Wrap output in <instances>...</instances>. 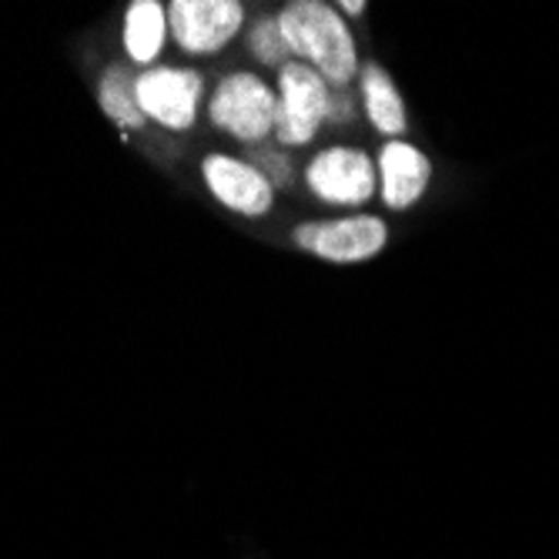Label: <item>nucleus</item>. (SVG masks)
Listing matches in <instances>:
<instances>
[{"label":"nucleus","instance_id":"ddd939ff","mask_svg":"<svg viewBox=\"0 0 559 559\" xmlns=\"http://www.w3.org/2000/svg\"><path fill=\"white\" fill-rule=\"evenodd\" d=\"M248 47H251V55H255L262 64H278V68H285L288 61V44H285V34H282V24H278V17H265V21H259L255 27H251V34H248Z\"/></svg>","mask_w":559,"mask_h":559},{"label":"nucleus","instance_id":"f03ea898","mask_svg":"<svg viewBox=\"0 0 559 559\" xmlns=\"http://www.w3.org/2000/svg\"><path fill=\"white\" fill-rule=\"evenodd\" d=\"M335 97L329 81L309 64H285L278 71V118L275 134L282 144H309L325 118H332Z\"/></svg>","mask_w":559,"mask_h":559},{"label":"nucleus","instance_id":"7ed1b4c3","mask_svg":"<svg viewBox=\"0 0 559 559\" xmlns=\"http://www.w3.org/2000/svg\"><path fill=\"white\" fill-rule=\"evenodd\" d=\"M209 118L238 141H262L275 131L278 94L255 74H228L212 94Z\"/></svg>","mask_w":559,"mask_h":559},{"label":"nucleus","instance_id":"2eb2a0df","mask_svg":"<svg viewBox=\"0 0 559 559\" xmlns=\"http://www.w3.org/2000/svg\"><path fill=\"white\" fill-rule=\"evenodd\" d=\"M342 11L352 14V17H359L366 11V4H362V0H348V4H342Z\"/></svg>","mask_w":559,"mask_h":559},{"label":"nucleus","instance_id":"4468645a","mask_svg":"<svg viewBox=\"0 0 559 559\" xmlns=\"http://www.w3.org/2000/svg\"><path fill=\"white\" fill-rule=\"evenodd\" d=\"M262 165H269V168H272L269 175H272V185H275V188H285V185L292 181V175H288V165H285L278 155H262Z\"/></svg>","mask_w":559,"mask_h":559},{"label":"nucleus","instance_id":"1a4fd4ad","mask_svg":"<svg viewBox=\"0 0 559 559\" xmlns=\"http://www.w3.org/2000/svg\"><path fill=\"white\" fill-rule=\"evenodd\" d=\"M432 181V162L409 141H389L379 151V188L392 212L413 209Z\"/></svg>","mask_w":559,"mask_h":559},{"label":"nucleus","instance_id":"f8f14e48","mask_svg":"<svg viewBox=\"0 0 559 559\" xmlns=\"http://www.w3.org/2000/svg\"><path fill=\"white\" fill-rule=\"evenodd\" d=\"M97 105H100V111H105L118 128H124V131H138V128H144V115H141V108H138V94H134V78H131V71L128 68H121V64H115V68H108L105 71V78H100V84H97Z\"/></svg>","mask_w":559,"mask_h":559},{"label":"nucleus","instance_id":"0eeeda50","mask_svg":"<svg viewBox=\"0 0 559 559\" xmlns=\"http://www.w3.org/2000/svg\"><path fill=\"white\" fill-rule=\"evenodd\" d=\"M245 8L238 0H175L168 4V27L188 55H215L241 27Z\"/></svg>","mask_w":559,"mask_h":559},{"label":"nucleus","instance_id":"9b49d317","mask_svg":"<svg viewBox=\"0 0 559 559\" xmlns=\"http://www.w3.org/2000/svg\"><path fill=\"white\" fill-rule=\"evenodd\" d=\"M168 40V8L158 0H134L124 11V50L134 64H151Z\"/></svg>","mask_w":559,"mask_h":559},{"label":"nucleus","instance_id":"6e6552de","mask_svg":"<svg viewBox=\"0 0 559 559\" xmlns=\"http://www.w3.org/2000/svg\"><path fill=\"white\" fill-rule=\"evenodd\" d=\"M201 178H205L209 191L225 209H231L245 218H262L275 209L272 178L248 162H238L228 155H209L201 162Z\"/></svg>","mask_w":559,"mask_h":559},{"label":"nucleus","instance_id":"f257e3e1","mask_svg":"<svg viewBox=\"0 0 559 559\" xmlns=\"http://www.w3.org/2000/svg\"><path fill=\"white\" fill-rule=\"evenodd\" d=\"M278 24L292 55L312 61L329 84L345 87L359 74V50L352 31L325 0H292L278 11Z\"/></svg>","mask_w":559,"mask_h":559},{"label":"nucleus","instance_id":"39448f33","mask_svg":"<svg viewBox=\"0 0 559 559\" xmlns=\"http://www.w3.org/2000/svg\"><path fill=\"white\" fill-rule=\"evenodd\" d=\"M138 108L168 131H188L198 118L201 74L188 68H147L134 78Z\"/></svg>","mask_w":559,"mask_h":559},{"label":"nucleus","instance_id":"20e7f679","mask_svg":"<svg viewBox=\"0 0 559 559\" xmlns=\"http://www.w3.org/2000/svg\"><path fill=\"white\" fill-rule=\"evenodd\" d=\"M389 241V228L376 215H352L335 222H305L295 228V245L332 265H359L376 259Z\"/></svg>","mask_w":559,"mask_h":559},{"label":"nucleus","instance_id":"9d476101","mask_svg":"<svg viewBox=\"0 0 559 559\" xmlns=\"http://www.w3.org/2000/svg\"><path fill=\"white\" fill-rule=\"evenodd\" d=\"M362 97L372 128L389 141H402V134L409 131V115H405V100L382 64L362 68Z\"/></svg>","mask_w":559,"mask_h":559},{"label":"nucleus","instance_id":"423d86ee","mask_svg":"<svg viewBox=\"0 0 559 559\" xmlns=\"http://www.w3.org/2000/svg\"><path fill=\"white\" fill-rule=\"evenodd\" d=\"M305 181L329 205H366L376 194L379 171L359 147H325L305 168Z\"/></svg>","mask_w":559,"mask_h":559}]
</instances>
